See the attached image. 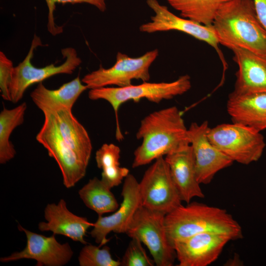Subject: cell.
I'll list each match as a JSON object with an SVG mask.
<instances>
[{
	"label": "cell",
	"instance_id": "1",
	"mask_svg": "<svg viewBox=\"0 0 266 266\" xmlns=\"http://www.w3.org/2000/svg\"><path fill=\"white\" fill-rule=\"evenodd\" d=\"M136 137L141 144L134 152L133 168L146 165L190 143L181 112L171 106L153 112L140 122Z\"/></svg>",
	"mask_w": 266,
	"mask_h": 266
},
{
	"label": "cell",
	"instance_id": "2",
	"mask_svg": "<svg viewBox=\"0 0 266 266\" xmlns=\"http://www.w3.org/2000/svg\"><path fill=\"white\" fill-rule=\"evenodd\" d=\"M212 26L223 46L266 56V30L258 19L253 0L228 1L218 10Z\"/></svg>",
	"mask_w": 266,
	"mask_h": 266
},
{
	"label": "cell",
	"instance_id": "3",
	"mask_svg": "<svg viewBox=\"0 0 266 266\" xmlns=\"http://www.w3.org/2000/svg\"><path fill=\"white\" fill-rule=\"evenodd\" d=\"M165 221L172 247L176 241L203 233L226 234L233 240L243 237L240 225L225 209L202 203L181 204L166 214Z\"/></svg>",
	"mask_w": 266,
	"mask_h": 266
},
{
	"label": "cell",
	"instance_id": "4",
	"mask_svg": "<svg viewBox=\"0 0 266 266\" xmlns=\"http://www.w3.org/2000/svg\"><path fill=\"white\" fill-rule=\"evenodd\" d=\"M191 88L190 77L187 75L180 76L175 81L169 82H148L126 87H103L90 89L88 97L92 100H104L108 102L115 112L116 121V138L122 140L123 136L118 122V110L120 106L129 100L138 102L142 99L155 103L164 100H169L188 92Z\"/></svg>",
	"mask_w": 266,
	"mask_h": 266
},
{
	"label": "cell",
	"instance_id": "5",
	"mask_svg": "<svg viewBox=\"0 0 266 266\" xmlns=\"http://www.w3.org/2000/svg\"><path fill=\"white\" fill-rule=\"evenodd\" d=\"M207 136L224 155L233 162L245 165L258 161L266 145L261 132L237 123L209 128Z\"/></svg>",
	"mask_w": 266,
	"mask_h": 266
},
{
	"label": "cell",
	"instance_id": "6",
	"mask_svg": "<svg viewBox=\"0 0 266 266\" xmlns=\"http://www.w3.org/2000/svg\"><path fill=\"white\" fill-rule=\"evenodd\" d=\"M45 46L40 38L34 34L29 52L22 62L14 66L10 87L11 101L16 103L20 100L28 87L33 84L59 74H71L82 63L76 50L73 47L61 49L66 59L60 65L52 64L42 67H36L32 64L34 51L39 46Z\"/></svg>",
	"mask_w": 266,
	"mask_h": 266
},
{
	"label": "cell",
	"instance_id": "7",
	"mask_svg": "<svg viewBox=\"0 0 266 266\" xmlns=\"http://www.w3.org/2000/svg\"><path fill=\"white\" fill-rule=\"evenodd\" d=\"M165 216L142 205L126 233L129 237L138 238L147 246L157 266H172L176 259L175 250L167 238Z\"/></svg>",
	"mask_w": 266,
	"mask_h": 266
},
{
	"label": "cell",
	"instance_id": "8",
	"mask_svg": "<svg viewBox=\"0 0 266 266\" xmlns=\"http://www.w3.org/2000/svg\"><path fill=\"white\" fill-rule=\"evenodd\" d=\"M158 55L157 49L136 58L118 52L113 66L105 68L100 65L99 69L86 74L81 81L88 89L111 85L126 87L131 85L133 79L147 82L150 78V67Z\"/></svg>",
	"mask_w": 266,
	"mask_h": 266
},
{
	"label": "cell",
	"instance_id": "9",
	"mask_svg": "<svg viewBox=\"0 0 266 266\" xmlns=\"http://www.w3.org/2000/svg\"><path fill=\"white\" fill-rule=\"evenodd\" d=\"M142 205L167 214L182 204V200L165 158L156 160L139 182Z\"/></svg>",
	"mask_w": 266,
	"mask_h": 266
},
{
	"label": "cell",
	"instance_id": "10",
	"mask_svg": "<svg viewBox=\"0 0 266 266\" xmlns=\"http://www.w3.org/2000/svg\"><path fill=\"white\" fill-rule=\"evenodd\" d=\"M42 112L44 122L36 139L47 150L48 155L57 162L65 186L71 188L84 177L88 166L79 159L64 141L53 114L47 110Z\"/></svg>",
	"mask_w": 266,
	"mask_h": 266
},
{
	"label": "cell",
	"instance_id": "11",
	"mask_svg": "<svg viewBox=\"0 0 266 266\" xmlns=\"http://www.w3.org/2000/svg\"><path fill=\"white\" fill-rule=\"evenodd\" d=\"M121 196L123 201L120 207L109 216H99L90 232L100 247L109 241L106 236L110 233H126L134 215L142 206L139 182L130 173L125 178Z\"/></svg>",
	"mask_w": 266,
	"mask_h": 266
},
{
	"label": "cell",
	"instance_id": "12",
	"mask_svg": "<svg viewBox=\"0 0 266 266\" xmlns=\"http://www.w3.org/2000/svg\"><path fill=\"white\" fill-rule=\"evenodd\" d=\"M148 6L154 12L150 21L139 27L141 32L152 33L170 31H179L186 33L212 47L221 57L219 42L211 26H205L192 20L179 17L171 12L167 6L161 4L158 0H146Z\"/></svg>",
	"mask_w": 266,
	"mask_h": 266
},
{
	"label": "cell",
	"instance_id": "13",
	"mask_svg": "<svg viewBox=\"0 0 266 266\" xmlns=\"http://www.w3.org/2000/svg\"><path fill=\"white\" fill-rule=\"evenodd\" d=\"M209 128L208 121H205L200 124L193 122L188 129L197 179L200 184L210 183L218 172L233 162L211 143L207 136Z\"/></svg>",
	"mask_w": 266,
	"mask_h": 266
},
{
	"label": "cell",
	"instance_id": "14",
	"mask_svg": "<svg viewBox=\"0 0 266 266\" xmlns=\"http://www.w3.org/2000/svg\"><path fill=\"white\" fill-rule=\"evenodd\" d=\"M18 228L26 234V246L20 252L0 258L1 262L27 259L35 260L37 266H62L66 265L72 258L73 252L69 244L60 243L56 240L55 234L46 236L29 231L20 225L18 226Z\"/></svg>",
	"mask_w": 266,
	"mask_h": 266
},
{
	"label": "cell",
	"instance_id": "15",
	"mask_svg": "<svg viewBox=\"0 0 266 266\" xmlns=\"http://www.w3.org/2000/svg\"><path fill=\"white\" fill-rule=\"evenodd\" d=\"M226 234L203 233L174 242L179 266H207L215 261L228 242Z\"/></svg>",
	"mask_w": 266,
	"mask_h": 266
},
{
	"label": "cell",
	"instance_id": "16",
	"mask_svg": "<svg viewBox=\"0 0 266 266\" xmlns=\"http://www.w3.org/2000/svg\"><path fill=\"white\" fill-rule=\"evenodd\" d=\"M165 159L182 201L188 203L194 198H204L197 179L194 155L190 143L167 154Z\"/></svg>",
	"mask_w": 266,
	"mask_h": 266
},
{
	"label": "cell",
	"instance_id": "17",
	"mask_svg": "<svg viewBox=\"0 0 266 266\" xmlns=\"http://www.w3.org/2000/svg\"><path fill=\"white\" fill-rule=\"evenodd\" d=\"M237 65L233 93L247 94L266 93V56L241 48L231 50Z\"/></svg>",
	"mask_w": 266,
	"mask_h": 266
},
{
	"label": "cell",
	"instance_id": "18",
	"mask_svg": "<svg viewBox=\"0 0 266 266\" xmlns=\"http://www.w3.org/2000/svg\"><path fill=\"white\" fill-rule=\"evenodd\" d=\"M44 218L47 222H41L38 225L40 231H51L53 234L65 235L85 245L87 243L84 239L87 230L94 225L87 218L69 211L63 199L57 204H48L44 209Z\"/></svg>",
	"mask_w": 266,
	"mask_h": 266
},
{
	"label": "cell",
	"instance_id": "19",
	"mask_svg": "<svg viewBox=\"0 0 266 266\" xmlns=\"http://www.w3.org/2000/svg\"><path fill=\"white\" fill-rule=\"evenodd\" d=\"M227 110L232 122L252 127L260 132L266 130V93L228 96Z\"/></svg>",
	"mask_w": 266,
	"mask_h": 266
},
{
	"label": "cell",
	"instance_id": "20",
	"mask_svg": "<svg viewBox=\"0 0 266 266\" xmlns=\"http://www.w3.org/2000/svg\"><path fill=\"white\" fill-rule=\"evenodd\" d=\"M46 110L53 114L64 141L88 166L93 149L92 142L87 131L73 116L72 110L59 106Z\"/></svg>",
	"mask_w": 266,
	"mask_h": 266
},
{
	"label": "cell",
	"instance_id": "21",
	"mask_svg": "<svg viewBox=\"0 0 266 266\" xmlns=\"http://www.w3.org/2000/svg\"><path fill=\"white\" fill-rule=\"evenodd\" d=\"M82 83L78 76L63 84L58 89L50 90L41 82L32 92L30 96L34 104L42 111L59 106L72 110L81 94L88 89Z\"/></svg>",
	"mask_w": 266,
	"mask_h": 266
},
{
	"label": "cell",
	"instance_id": "22",
	"mask_svg": "<svg viewBox=\"0 0 266 266\" xmlns=\"http://www.w3.org/2000/svg\"><path fill=\"white\" fill-rule=\"evenodd\" d=\"M111 189L101 179L94 177L90 179L78 192L85 205L96 212L99 216L114 212L119 207Z\"/></svg>",
	"mask_w": 266,
	"mask_h": 266
},
{
	"label": "cell",
	"instance_id": "23",
	"mask_svg": "<svg viewBox=\"0 0 266 266\" xmlns=\"http://www.w3.org/2000/svg\"><path fill=\"white\" fill-rule=\"evenodd\" d=\"M120 148L113 143H104L96 153L98 168L102 169V181L109 188L118 186L130 173L128 168L120 166Z\"/></svg>",
	"mask_w": 266,
	"mask_h": 266
},
{
	"label": "cell",
	"instance_id": "24",
	"mask_svg": "<svg viewBox=\"0 0 266 266\" xmlns=\"http://www.w3.org/2000/svg\"><path fill=\"white\" fill-rule=\"evenodd\" d=\"M182 17L211 26L221 6L230 0H166Z\"/></svg>",
	"mask_w": 266,
	"mask_h": 266
},
{
	"label": "cell",
	"instance_id": "25",
	"mask_svg": "<svg viewBox=\"0 0 266 266\" xmlns=\"http://www.w3.org/2000/svg\"><path fill=\"white\" fill-rule=\"evenodd\" d=\"M27 103L23 102L11 109L4 108L0 113V163L4 164L13 159L16 153L10 141L13 131L22 125L27 109Z\"/></svg>",
	"mask_w": 266,
	"mask_h": 266
},
{
	"label": "cell",
	"instance_id": "26",
	"mask_svg": "<svg viewBox=\"0 0 266 266\" xmlns=\"http://www.w3.org/2000/svg\"><path fill=\"white\" fill-rule=\"evenodd\" d=\"M86 244L81 250L78 261L80 266H121L119 260L112 258L110 248Z\"/></svg>",
	"mask_w": 266,
	"mask_h": 266
},
{
	"label": "cell",
	"instance_id": "27",
	"mask_svg": "<svg viewBox=\"0 0 266 266\" xmlns=\"http://www.w3.org/2000/svg\"><path fill=\"white\" fill-rule=\"evenodd\" d=\"M121 262V266H153L155 262L147 255L137 238H132Z\"/></svg>",
	"mask_w": 266,
	"mask_h": 266
},
{
	"label": "cell",
	"instance_id": "28",
	"mask_svg": "<svg viewBox=\"0 0 266 266\" xmlns=\"http://www.w3.org/2000/svg\"><path fill=\"white\" fill-rule=\"evenodd\" d=\"M45 1L48 10L47 30L54 36L63 32V27L57 25L54 20V12L56 9V3H86L95 6L101 12H104L106 9V0H45Z\"/></svg>",
	"mask_w": 266,
	"mask_h": 266
},
{
	"label": "cell",
	"instance_id": "29",
	"mask_svg": "<svg viewBox=\"0 0 266 266\" xmlns=\"http://www.w3.org/2000/svg\"><path fill=\"white\" fill-rule=\"evenodd\" d=\"M14 66L13 63L2 52H0V91L2 99L11 101L10 87Z\"/></svg>",
	"mask_w": 266,
	"mask_h": 266
},
{
	"label": "cell",
	"instance_id": "30",
	"mask_svg": "<svg viewBox=\"0 0 266 266\" xmlns=\"http://www.w3.org/2000/svg\"><path fill=\"white\" fill-rule=\"evenodd\" d=\"M257 16L266 30V0H253Z\"/></svg>",
	"mask_w": 266,
	"mask_h": 266
}]
</instances>
